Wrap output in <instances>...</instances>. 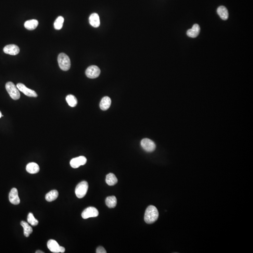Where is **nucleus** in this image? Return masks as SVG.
I'll return each mask as SVG.
<instances>
[{
    "label": "nucleus",
    "instance_id": "12",
    "mask_svg": "<svg viewBox=\"0 0 253 253\" xmlns=\"http://www.w3.org/2000/svg\"><path fill=\"white\" fill-rule=\"evenodd\" d=\"M9 200L12 204L17 205L20 202V198L18 196L17 189L13 188L9 194Z\"/></svg>",
    "mask_w": 253,
    "mask_h": 253
},
{
    "label": "nucleus",
    "instance_id": "7",
    "mask_svg": "<svg viewBox=\"0 0 253 253\" xmlns=\"http://www.w3.org/2000/svg\"><path fill=\"white\" fill-rule=\"evenodd\" d=\"M101 72V69L98 66L91 65L87 68L86 71V74L88 77L93 79L98 77L100 76Z\"/></svg>",
    "mask_w": 253,
    "mask_h": 253
},
{
    "label": "nucleus",
    "instance_id": "8",
    "mask_svg": "<svg viewBox=\"0 0 253 253\" xmlns=\"http://www.w3.org/2000/svg\"><path fill=\"white\" fill-rule=\"evenodd\" d=\"M141 145L144 151L149 152H153L156 149L155 143L150 139H143L141 142Z\"/></svg>",
    "mask_w": 253,
    "mask_h": 253
},
{
    "label": "nucleus",
    "instance_id": "23",
    "mask_svg": "<svg viewBox=\"0 0 253 253\" xmlns=\"http://www.w3.org/2000/svg\"><path fill=\"white\" fill-rule=\"evenodd\" d=\"M67 102L71 107H75L77 104V98L73 95H68L66 98Z\"/></svg>",
    "mask_w": 253,
    "mask_h": 253
},
{
    "label": "nucleus",
    "instance_id": "27",
    "mask_svg": "<svg viewBox=\"0 0 253 253\" xmlns=\"http://www.w3.org/2000/svg\"><path fill=\"white\" fill-rule=\"evenodd\" d=\"M36 253H44V252H42L41 251H40V250H38V251H37L36 252Z\"/></svg>",
    "mask_w": 253,
    "mask_h": 253
},
{
    "label": "nucleus",
    "instance_id": "20",
    "mask_svg": "<svg viewBox=\"0 0 253 253\" xmlns=\"http://www.w3.org/2000/svg\"><path fill=\"white\" fill-rule=\"evenodd\" d=\"M105 181L109 186H114L117 183L118 179L114 174L110 173L106 176Z\"/></svg>",
    "mask_w": 253,
    "mask_h": 253
},
{
    "label": "nucleus",
    "instance_id": "11",
    "mask_svg": "<svg viewBox=\"0 0 253 253\" xmlns=\"http://www.w3.org/2000/svg\"><path fill=\"white\" fill-rule=\"evenodd\" d=\"M3 52L6 54L16 55L19 53L20 49L16 45L11 44L5 46L3 49Z\"/></svg>",
    "mask_w": 253,
    "mask_h": 253
},
{
    "label": "nucleus",
    "instance_id": "1",
    "mask_svg": "<svg viewBox=\"0 0 253 253\" xmlns=\"http://www.w3.org/2000/svg\"><path fill=\"white\" fill-rule=\"evenodd\" d=\"M158 216L159 213L157 208L154 206H149L145 211L144 221L147 224H152L157 220Z\"/></svg>",
    "mask_w": 253,
    "mask_h": 253
},
{
    "label": "nucleus",
    "instance_id": "19",
    "mask_svg": "<svg viewBox=\"0 0 253 253\" xmlns=\"http://www.w3.org/2000/svg\"><path fill=\"white\" fill-rule=\"evenodd\" d=\"M21 225L24 228V235L26 237H28L33 231L32 227L29 225L28 223L24 221L21 222Z\"/></svg>",
    "mask_w": 253,
    "mask_h": 253
},
{
    "label": "nucleus",
    "instance_id": "4",
    "mask_svg": "<svg viewBox=\"0 0 253 253\" xmlns=\"http://www.w3.org/2000/svg\"><path fill=\"white\" fill-rule=\"evenodd\" d=\"M88 183L86 181L80 182L75 189V194L78 198H82L87 194L88 190Z\"/></svg>",
    "mask_w": 253,
    "mask_h": 253
},
{
    "label": "nucleus",
    "instance_id": "10",
    "mask_svg": "<svg viewBox=\"0 0 253 253\" xmlns=\"http://www.w3.org/2000/svg\"><path fill=\"white\" fill-rule=\"evenodd\" d=\"M87 162V159L85 157L80 156L71 159L70 165L73 168H77L80 166L85 165Z\"/></svg>",
    "mask_w": 253,
    "mask_h": 253
},
{
    "label": "nucleus",
    "instance_id": "2",
    "mask_svg": "<svg viewBox=\"0 0 253 253\" xmlns=\"http://www.w3.org/2000/svg\"><path fill=\"white\" fill-rule=\"evenodd\" d=\"M58 62L59 67L62 70L68 71L71 66L70 58L66 54L61 53L58 56Z\"/></svg>",
    "mask_w": 253,
    "mask_h": 253
},
{
    "label": "nucleus",
    "instance_id": "6",
    "mask_svg": "<svg viewBox=\"0 0 253 253\" xmlns=\"http://www.w3.org/2000/svg\"><path fill=\"white\" fill-rule=\"evenodd\" d=\"M98 209L93 207H89L84 209L82 213V217L83 219L90 218L96 217L99 215Z\"/></svg>",
    "mask_w": 253,
    "mask_h": 253
},
{
    "label": "nucleus",
    "instance_id": "5",
    "mask_svg": "<svg viewBox=\"0 0 253 253\" xmlns=\"http://www.w3.org/2000/svg\"><path fill=\"white\" fill-rule=\"evenodd\" d=\"M48 248L49 249L50 251H51L53 253H64L65 251V249L63 246H60L56 241L54 240H49L48 242Z\"/></svg>",
    "mask_w": 253,
    "mask_h": 253
},
{
    "label": "nucleus",
    "instance_id": "18",
    "mask_svg": "<svg viewBox=\"0 0 253 253\" xmlns=\"http://www.w3.org/2000/svg\"><path fill=\"white\" fill-rule=\"evenodd\" d=\"M39 22L38 20L35 19H32V20H27L25 22L24 24L25 28L28 30H33L35 29L38 26Z\"/></svg>",
    "mask_w": 253,
    "mask_h": 253
},
{
    "label": "nucleus",
    "instance_id": "16",
    "mask_svg": "<svg viewBox=\"0 0 253 253\" xmlns=\"http://www.w3.org/2000/svg\"><path fill=\"white\" fill-rule=\"evenodd\" d=\"M111 104V100L109 97H104L102 98L100 103V108L103 111L109 109Z\"/></svg>",
    "mask_w": 253,
    "mask_h": 253
},
{
    "label": "nucleus",
    "instance_id": "14",
    "mask_svg": "<svg viewBox=\"0 0 253 253\" xmlns=\"http://www.w3.org/2000/svg\"><path fill=\"white\" fill-rule=\"evenodd\" d=\"M200 28L199 25L194 24L192 28L187 31V34L190 38H194L197 37L200 33Z\"/></svg>",
    "mask_w": 253,
    "mask_h": 253
},
{
    "label": "nucleus",
    "instance_id": "26",
    "mask_svg": "<svg viewBox=\"0 0 253 253\" xmlns=\"http://www.w3.org/2000/svg\"><path fill=\"white\" fill-rule=\"evenodd\" d=\"M97 253H106V251L102 246H99L96 249Z\"/></svg>",
    "mask_w": 253,
    "mask_h": 253
},
{
    "label": "nucleus",
    "instance_id": "22",
    "mask_svg": "<svg viewBox=\"0 0 253 253\" xmlns=\"http://www.w3.org/2000/svg\"><path fill=\"white\" fill-rule=\"evenodd\" d=\"M105 204L108 207L113 208L116 206L117 199L115 196H108L105 199Z\"/></svg>",
    "mask_w": 253,
    "mask_h": 253
},
{
    "label": "nucleus",
    "instance_id": "28",
    "mask_svg": "<svg viewBox=\"0 0 253 253\" xmlns=\"http://www.w3.org/2000/svg\"><path fill=\"white\" fill-rule=\"evenodd\" d=\"M2 117V115L1 112L0 111V118H1Z\"/></svg>",
    "mask_w": 253,
    "mask_h": 253
},
{
    "label": "nucleus",
    "instance_id": "17",
    "mask_svg": "<svg viewBox=\"0 0 253 253\" xmlns=\"http://www.w3.org/2000/svg\"><path fill=\"white\" fill-rule=\"evenodd\" d=\"M217 13L221 19L226 20L229 16L228 12L227 9L225 6H221L218 7L217 10Z\"/></svg>",
    "mask_w": 253,
    "mask_h": 253
},
{
    "label": "nucleus",
    "instance_id": "25",
    "mask_svg": "<svg viewBox=\"0 0 253 253\" xmlns=\"http://www.w3.org/2000/svg\"><path fill=\"white\" fill-rule=\"evenodd\" d=\"M27 221L29 224L33 226H36L39 223V221L34 217L32 213H29L28 215Z\"/></svg>",
    "mask_w": 253,
    "mask_h": 253
},
{
    "label": "nucleus",
    "instance_id": "21",
    "mask_svg": "<svg viewBox=\"0 0 253 253\" xmlns=\"http://www.w3.org/2000/svg\"><path fill=\"white\" fill-rule=\"evenodd\" d=\"M59 195V193L56 190H53L48 193L46 195V200L48 202H51L57 199Z\"/></svg>",
    "mask_w": 253,
    "mask_h": 253
},
{
    "label": "nucleus",
    "instance_id": "24",
    "mask_svg": "<svg viewBox=\"0 0 253 253\" xmlns=\"http://www.w3.org/2000/svg\"><path fill=\"white\" fill-rule=\"evenodd\" d=\"M64 20V19L63 16H60L57 17L54 23V28L57 30H61L63 28Z\"/></svg>",
    "mask_w": 253,
    "mask_h": 253
},
{
    "label": "nucleus",
    "instance_id": "15",
    "mask_svg": "<svg viewBox=\"0 0 253 253\" xmlns=\"http://www.w3.org/2000/svg\"><path fill=\"white\" fill-rule=\"evenodd\" d=\"M26 170L30 174H37L40 171V167L37 163L31 162L27 164Z\"/></svg>",
    "mask_w": 253,
    "mask_h": 253
},
{
    "label": "nucleus",
    "instance_id": "3",
    "mask_svg": "<svg viewBox=\"0 0 253 253\" xmlns=\"http://www.w3.org/2000/svg\"><path fill=\"white\" fill-rule=\"evenodd\" d=\"M6 90L10 97L14 100H17L20 97V92L17 87L12 82H7L5 86Z\"/></svg>",
    "mask_w": 253,
    "mask_h": 253
},
{
    "label": "nucleus",
    "instance_id": "13",
    "mask_svg": "<svg viewBox=\"0 0 253 253\" xmlns=\"http://www.w3.org/2000/svg\"><path fill=\"white\" fill-rule=\"evenodd\" d=\"M89 22L90 25L93 27H99L101 24L99 15L96 13L91 15L89 17Z\"/></svg>",
    "mask_w": 253,
    "mask_h": 253
},
{
    "label": "nucleus",
    "instance_id": "9",
    "mask_svg": "<svg viewBox=\"0 0 253 253\" xmlns=\"http://www.w3.org/2000/svg\"><path fill=\"white\" fill-rule=\"evenodd\" d=\"M16 87L19 90V91L23 92L26 96L30 97H37L38 96L37 93L34 91L28 88L25 84H23V83H18V84H17Z\"/></svg>",
    "mask_w": 253,
    "mask_h": 253
}]
</instances>
